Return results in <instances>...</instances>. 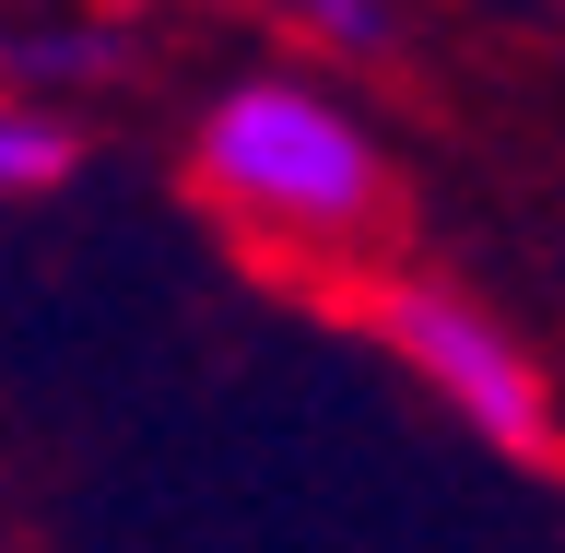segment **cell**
<instances>
[{
	"label": "cell",
	"instance_id": "cell-1",
	"mask_svg": "<svg viewBox=\"0 0 565 553\" xmlns=\"http://www.w3.org/2000/svg\"><path fill=\"white\" fill-rule=\"evenodd\" d=\"M177 177L282 283H365L401 247V153L377 106L353 95V71L295 60V47L236 60L189 95Z\"/></svg>",
	"mask_w": 565,
	"mask_h": 553
},
{
	"label": "cell",
	"instance_id": "cell-4",
	"mask_svg": "<svg viewBox=\"0 0 565 553\" xmlns=\"http://www.w3.org/2000/svg\"><path fill=\"white\" fill-rule=\"evenodd\" d=\"M259 24H271L295 60L353 71V60H377L388 35H401V0H259Z\"/></svg>",
	"mask_w": 565,
	"mask_h": 553
},
{
	"label": "cell",
	"instance_id": "cell-2",
	"mask_svg": "<svg viewBox=\"0 0 565 553\" xmlns=\"http://www.w3.org/2000/svg\"><path fill=\"white\" fill-rule=\"evenodd\" d=\"M353 307H365L377 353L413 377V401H436L483 459H507V471H554V448H565L554 365H542V342L494 307L483 283L424 272V259H377V272L353 283Z\"/></svg>",
	"mask_w": 565,
	"mask_h": 553
},
{
	"label": "cell",
	"instance_id": "cell-5",
	"mask_svg": "<svg viewBox=\"0 0 565 553\" xmlns=\"http://www.w3.org/2000/svg\"><path fill=\"white\" fill-rule=\"evenodd\" d=\"M71 166H83V130L47 118V106H24V95H0V212L71 189Z\"/></svg>",
	"mask_w": 565,
	"mask_h": 553
},
{
	"label": "cell",
	"instance_id": "cell-3",
	"mask_svg": "<svg viewBox=\"0 0 565 553\" xmlns=\"http://www.w3.org/2000/svg\"><path fill=\"white\" fill-rule=\"evenodd\" d=\"M130 83H141V24L130 12L47 0V12H24V24H0V95L47 106V118H71V130H83V106L130 95Z\"/></svg>",
	"mask_w": 565,
	"mask_h": 553
}]
</instances>
